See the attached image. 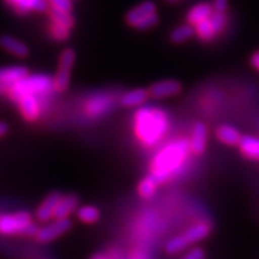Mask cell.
Listing matches in <instances>:
<instances>
[{
  "mask_svg": "<svg viewBox=\"0 0 259 259\" xmlns=\"http://www.w3.org/2000/svg\"><path fill=\"white\" fill-rule=\"evenodd\" d=\"M191 154L190 141L186 138L174 139L163 145L151 158L150 176L155 178L158 185L167 183L183 170Z\"/></svg>",
  "mask_w": 259,
  "mask_h": 259,
  "instance_id": "1",
  "label": "cell"
},
{
  "mask_svg": "<svg viewBox=\"0 0 259 259\" xmlns=\"http://www.w3.org/2000/svg\"><path fill=\"white\" fill-rule=\"evenodd\" d=\"M134 121L136 137L147 148L160 143L169 128L167 114L157 108H141L136 112Z\"/></svg>",
  "mask_w": 259,
  "mask_h": 259,
  "instance_id": "2",
  "label": "cell"
},
{
  "mask_svg": "<svg viewBox=\"0 0 259 259\" xmlns=\"http://www.w3.org/2000/svg\"><path fill=\"white\" fill-rule=\"evenodd\" d=\"M38 228L27 211L3 213L0 218V233L3 235L36 236Z\"/></svg>",
  "mask_w": 259,
  "mask_h": 259,
  "instance_id": "3",
  "label": "cell"
},
{
  "mask_svg": "<svg viewBox=\"0 0 259 259\" xmlns=\"http://www.w3.org/2000/svg\"><path fill=\"white\" fill-rule=\"evenodd\" d=\"M52 87H54V79L50 78L46 74H34L28 76L21 82L15 84L8 93L10 99L17 102L24 95H37V94L47 93Z\"/></svg>",
  "mask_w": 259,
  "mask_h": 259,
  "instance_id": "4",
  "label": "cell"
},
{
  "mask_svg": "<svg viewBox=\"0 0 259 259\" xmlns=\"http://www.w3.org/2000/svg\"><path fill=\"white\" fill-rule=\"evenodd\" d=\"M76 60V53L72 48H65L61 52L59 58V67H58L57 74L54 77V87L57 92H65L69 88L71 70Z\"/></svg>",
  "mask_w": 259,
  "mask_h": 259,
  "instance_id": "5",
  "label": "cell"
},
{
  "mask_svg": "<svg viewBox=\"0 0 259 259\" xmlns=\"http://www.w3.org/2000/svg\"><path fill=\"white\" fill-rule=\"evenodd\" d=\"M71 227H72V223L69 219L53 220L52 222H48L46 226L38 228L35 239L41 244H47V242L54 241L61 235L66 234L71 229Z\"/></svg>",
  "mask_w": 259,
  "mask_h": 259,
  "instance_id": "6",
  "label": "cell"
},
{
  "mask_svg": "<svg viewBox=\"0 0 259 259\" xmlns=\"http://www.w3.org/2000/svg\"><path fill=\"white\" fill-rule=\"evenodd\" d=\"M29 76V71L24 66L4 67L0 72V89L3 94H8L12 87L25 77Z\"/></svg>",
  "mask_w": 259,
  "mask_h": 259,
  "instance_id": "7",
  "label": "cell"
},
{
  "mask_svg": "<svg viewBox=\"0 0 259 259\" xmlns=\"http://www.w3.org/2000/svg\"><path fill=\"white\" fill-rule=\"evenodd\" d=\"M156 4L150 0H145V2L141 3L137 6H135L134 9H131L126 15V23H127L130 27H136L139 22H142L149 16L156 14Z\"/></svg>",
  "mask_w": 259,
  "mask_h": 259,
  "instance_id": "8",
  "label": "cell"
},
{
  "mask_svg": "<svg viewBox=\"0 0 259 259\" xmlns=\"http://www.w3.org/2000/svg\"><path fill=\"white\" fill-rule=\"evenodd\" d=\"M61 197H63V194L60 192H52L48 194L36 210L37 221L48 223L52 220H54V212H56L57 205Z\"/></svg>",
  "mask_w": 259,
  "mask_h": 259,
  "instance_id": "9",
  "label": "cell"
},
{
  "mask_svg": "<svg viewBox=\"0 0 259 259\" xmlns=\"http://www.w3.org/2000/svg\"><path fill=\"white\" fill-rule=\"evenodd\" d=\"M181 83L176 79H166L154 83L149 89L151 97L155 99H166V97L176 96L181 92Z\"/></svg>",
  "mask_w": 259,
  "mask_h": 259,
  "instance_id": "10",
  "label": "cell"
},
{
  "mask_svg": "<svg viewBox=\"0 0 259 259\" xmlns=\"http://www.w3.org/2000/svg\"><path fill=\"white\" fill-rule=\"evenodd\" d=\"M208 144V127L203 122H197L192 128L190 139V148L193 155L200 156L204 154Z\"/></svg>",
  "mask_w": 259,
  "mask_h": 259,
  "instance_id": "11",
  "label": "cell"
},
{
  "mask_svg": "<svg viewBox=\"0 0 259 259\" xmlns=\"http://www.w3.org/2000/svg\"><path fill=\"white\" fill-rule=\"evenodd\" d=\"M21 114L28 121L37 120L40 116V103L35 95H24L17 101Z\"/></svg>",
  "mask_w": 259,
  "mask_h": 259,
  "instance_id": "12",
  "label": "cell"
},
{
  "mask_svg": "<svg viewBox=\"0 0 259 259\" xmlns=\"http://www.w3.org/2000/svg\"><path fill=\"white\" fill-rule=\"evenodd\" d=\"M79 199L76 194H66L63 196L58 203L56 212H54V220L69 219L71 213L77 211L78 209Z\"/></svg>",
  "mask_w": 259,
  "mask_h": 259,
  "instance_id": "13",
  "label": "cell"
},
{
  "mask_svg": "<svg viewBox=\"0 0 259 259\" xmlns=\"http://www.w3.org/2000/svg\"><path fill=\"white\" fill-rule=\"evenodd\" d=\"M213 14V6L209 3H200V4L194 5L187 14V22L190 24L196 25L200 22L209 19Z\"/></svg>",
  "mask_w": 259,
  "mask_h": 259,
  "instance_id": "14",
  "label": "cell"
},
{
  "mask_svg": "<svg viewBox=\"0 0 259 259\" xmlns=\"http://www.w3.org/2000/svg\"><path fill=\"white\" fill-rule=\"evenodd\" d=\"M241 137L242 136L240 135V132L231 125H221L216 128V138H218L221 143L229 145V147L239 145L241 141Z\"/></svg>",
  "mask_w": 259,
  "mask_h": 259,
  "instance_id": "15",
  "label": "cell"
},
{
  "mask_svg": "<svg viewBox=\"0 0 259 259\" xmlns=\"http://www.w3.org/2000/svg\"><path fill=\"white\" fill-rule=\"evenodd\" d=\"M6 2L21 14H25L28 11L45 12L48 9L47 0H6Z\"/></svg>",
  "mask_w": 259,
  "mask_h": 259,
  "instance_id": "16",
  "label": "cell"
},
{
  "mask_svg": "<svg viewBox=\"0 0 259 259\" xmlns=\"http://www.w3.org/2000/svg\"><path fill=\"white\" fill-rule=\"evenodd\" d=\"M149 96H150L149 90L141 88L130 90L120 97V105L124 107H139L147 102Z\"/></svg>",
  "mask_w": 259,
  "mask_h": 259,
  "instance_id": "17",
  "label": "cell"
},
{
  "mask_svg": "<svg viewBox=\"0 0 259 259\" xmlns=\"http://www.w3.org/2000/svg\"><path fill=\"white\" fill-rule=\"evenodd\" d=\"M238 147L245 157L259 161V138L248 135L242 136Z\"/></svg>",
  "mask_w": 259,
  "mask_h": 259,
  "instance_id": "18",
  "label": "cell"
},
{
  "mask_svg": "<svg viewBox=\"0 0 259 259\" xmlns=\"http://www.w3.org/2000/svg\"><path fill=\"white\" fill-rule=\"evenodd\" d=\"M2 46L5 48L9 53L14 54L18 58H25L29 54V48L24 42L17 40L14 36L10 35H4L2 37Z\"/></svg>",
  "mask_w": 259,
  "mask_h": 259,
  "instance_id": "19",
  "label": "cell"
},
{
  "mask_svg": "<svg viewBox=\"0 0 259 259\" xmlns=\"http://www.w3.org/2000/svg\"><path fill=\"white\" fill-rule=\"evenodd\" d=\"M209 234H210V226L208 223L200 222L187 229L183 235L184 238H185V240L189 242V245L191 246L196 244V242L204 240V239H205Z\"/></svg>",
  "mask_w": 259,
  "mask_h": 259,
  "instance_id": "20",
  "label": "cell"
},
{
  "mask_svg": "<svg viewBox=\"0 0 259 259\" xmlns=\"http://www.w3.org/2000/svg\"><path fill=\"white\" fill-rule=\"evenodd\" d=\"M158 183L155 180L154 177H151L150 174L147 177H144L143 179L139 181L137 191L141 198L143 199H151L156 194Z\"/></svg>",
  "mask_w": 259,
  "mask_h": 259,
  "instance_id": "21",
  "label": "cell"
},
{
  "mask_svg": "<svg viewBox=\"0 0 259 259\" xmlns=\"http://www.w3.org/2000/svg\"><path fill=\"white\" fill-rule=\"evenodd\" d=\"M77 219L79 220L80 222L87 223V225H94L100 220V210L94 205H83L80 208L77 209L76 211Z\"/></svg>",
  "mask_w": 259,
  "mask_h": 259,
  "instance_id": "22",
  "label": "cell"
},
{
  "mask_svg": "<svg viewBox=\"0 0 259 259\" xmlns=\"http://www.w3.org/2000/svg\"><path fill=\"white\" fill-rule=\"evenodd\" d=\"M194 34H196V28L192 24L187 23L179 25L170 32V41L174 44H183V42L189 41Z\"/></svg>",
  "mask_w": 259,
  "mask_h": 259,
  "instance_id": "23",
  "label": "cell"
},
{
  "mask_svg": "<svg viewBox=\"0 0 259 259\" xmlns=\"http://www.w3.org/2000/svg\"><path fill=\"white\" fill-rule=\"evenodd\" d=\"M189 242L185 240L183 234L173 236L170 240H168L164 245V251L166 253L173 255V254H178L181 253L183 251H185L187 247H189Z\"/></svg>",
  "mask_w": 259,
  "mask_h": 259,
  "instance_id": "24",
  "label": "cell"
},
{
  "mask_svg": "<svg viewBox=\"0 0 259 259\" xmlns=\"http://www.w3.org/2000/svg\"><path fill=\"white\" fill-rule=\"evenodd\" d=\"M194 28H196V34L198 35V37L203 41L212 40V38L215 37V35L218 34L210 18L200 22L198 24H196L194 25Z\"/></svg>",
  "mask_w": 259,
  "mask_h": 259,
  "instance_id": "25",
  "label": "cell"
},
{
  "mask_svg": "<svg viewBox=\"0 0 259 259\" xmlns=\"http://www.w3.org/2000/svg\"><path fill=\"white\" fill-rule=\"evenodd\" d=\"M50 16H51V18L53 19L54 23L64 25V27H66L69 29L72 27L74 23L73 17L71 16V12L63 11V10L52 8L50 10Z\"/></svg>",
  "mask_w": 259,
  "mask_h": 259,
  "instance_id": "26",
  "label": "cell"
},
{
  "mask_svg": "<svg viewBox=\"0 0 259 259\" xmlns=\"http://www.w3.org/2000/svg\"><path fill=\"white\" fill-rule=\"evenodd\" d=\"M210 19H211L213 27H215L216 29V32L222 31V29L225 28L226 25V22H227V16H226V12H216L213 11V14L211 17H210Z\"/></svg>",
  "mask_w": 259,
  "mask_h": 259,
  "instance_id": "27",
  "label": "cell"
},
{
  "mask_svg": "<svg viewBox=\"0 0 259 259\" xmlns=\"http://www.w3.org/2000/svg\"><path fill=\"white\" fill-rule=\"evenodd\" d=\"M157 23H158V16L157 14H154L143 19L142 22H139L135 28L137 29V30H148V29L155 27Z\"/></svg>",
  "mask_w": 259,
  "mask_h": 259,
  "instance_id": "28",
  "label": "cell"
},
{
  "mask_svg": "<svg viewBox=\"0 0 259 259\" xmlns=\"http://www.w3.org/2000/svg\"><path fill=\"white\" fill-rule=\"evenodd\" d=\"M50 3L52 4V8L63 10L66 12L72 11V0H51Z\"/></svg>",
  "mask_w": 259,
  "mask_h": 259,
  "instance_id": "29",
  "label": "cell"
},
{
  "mask_svg": "<svg viewBox=\"0 0 259 259\" xmlns=\"http://www.w3.org/2000/svg\"><path fill=\"white\" fill-rule=\"evenodd\" d=\"M69 30H70V29L64 27V25L54 23L53 35L58 38V40H65V37L69 36Z\"/></svg>",
  "mask_w": 259,
  "mask_h": 259,
  "instance_id": "30",
  "label": "cell"
},
{
  "mask_svg": "<svg viewBox=\"0 0 259 259\" xmlns=\"http://www.w3.org/2000/svg\"><path fill=\"white\" fill-rule=\"evenodd\" d=\"M184 259H204V251L199 247H193L187 252Z\"/></svg>",
  "mask_w": 259,
  "mask_h": 259,
  "instance_id": "31",
  "label": "cell"
},
{
  "mask_svg": "<svg viewBox=\"0 0 259 259\" xmlns=\"http://www.w3.org/2000/svg\"><path fill=\"white\" fill-rule=\"evenodd\" d=\"M212 6H213V11L226 12L227 8H228V0H213Z\"/></svg>",
  "mask_w": 259,
  "mask_h": 259,
  "instance_id": "32",
  "label": "cell"
},
{
  "mask_svg": "<svg viewBox=\"0 0 259 259\" xmlns=\"http://www.w3.org/2000/svg\"><path fill=\"white\" fill-rule=\"evenodd\" d=\"M251 64L255 70L259 71V51L255 52V53H253V56L251 57Z\"/></svg>",
  "mask_w": 259,
  "mask_h": 259,
  "instance_id": "33",
  "label": "cell"
},
{
  "mask_svg": "<svg viewBox=\"0 0 259 259\" xmlns=\"http://www.w3.org/2000/svg\"><path fill=\"white\" fill-rule=\"evenodd\" d=\"M8 131L9 127L8 125H6V122H2V124H0V135H2V137H4V136L8 134Z\"/></svg>",
  "mask_w": 259,
  "mask_h": 259,
  "instance_id": "34",
  "label": "cell"
},
{
  "mask_svg": "<svg viewBox=\"0 0 259 259\" xmlns=\"http://www.w3.org/2000/svg\"><path fill=\"white\" fill-rule=\"evenodd\" d=\"M168 2H170V3H171V2H176V0H168Z\"/></svg>",
  "mask_w": 259,
  "mask_h": 259,
  "instance_id": "35",
  "label": "cell"
}]
</instances>
